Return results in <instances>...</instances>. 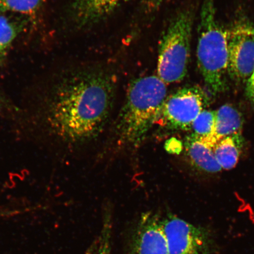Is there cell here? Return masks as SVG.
Here are the masks:
<instances>
[{"label": "cell", "instance_id": "6da1fadb", "mask_svg": "<svg viewBox=\"0 0 254 254\" xmlns=\"http://www.w3.org/2000/svg\"><path fill=\"white\" fill-rule=\"evenodd\" d=\"M116 81L101 71L79 73L57 90L50 107L49 123L66 141L89 140L102 131L112 109Z\"/></svg>", "mask_w": 254, "mask_h": 254}, {"label": "cell", "instance_id": "7a4b0ae2", "mask_svg": "<svg viewBox=\"0 0 254 254\" xmlns=\"http://www.w3.org/2000/svg\"><path fill=\"white\" fill-rule=\"evenodd\" d=\"M167 97L166 84L158 76H147L133 81L117 126L122 142L132 145L140 143L160 118Z\"/></svg>", "mask_w": 254, "mask_h": 254}, {"label": "cell", "instance_id": "3957f363", "mask_svg": "<svg viewBox=\"0 0 254 254\" xmlns=\"http://www.w3.org/2000/svg\"><path fill=\"white\" fill-rule=\"evenodd\" d=\"M213 0H204L199 26L198 65L205 83L212 94L227 88L228 33L216 19Z\"/></svg>", "mask_w": 254, "mask_h": 254}, {"label": "cell", "instance_id": "277c9868", "mask_svg": "<svg viewBox=\"0 0 254 254\" xmlns=\"http://www.w3.org/2000/svg\"><path fill=\"white\" fill-rule=\"evenodd\" d=\"M193 13L184 9L175 17L161 40L157 63V76L165 83L182 81L190 59Z\"/></svg>", "mask_w": 254, "mask_h": 254}, {"label": "cell", "instance_id": "5b68a950", "mask_svg": "<svg viewBox=\"0 0 254 254\" xmlns=\"http://www.w3.org/2000/svg\"><path fill=\"white\" fill-rule=\"evenodd\" d=\"M168 254H208L212 239L205 228L196 227L177 216L169 214L161 218Z\"/></svg>", "mask_w": 254, "mask_h": 254}, {"label": "cell", "instance_id": "8992f818", "mask_svg": "<svg viewBox=\"0 0 254 254\" xmlns=\"http://www.w3.org/2000/svg\"><path fill=\"white\" fill-rule=\"evenodd\" d=\"M206 103L207 97L201 88L183 87L167 97L160 118L168 129L189 130Z\"/></svg>", "mask_w": 254, "mask_h": 254}, {"label": "cell", "instance_id": "52a82bcc", "mask_svg": "<svg viewBox=\"0 0 254 254\" xmlns=\"http://www.w3.org/2000/svg\"><path fill=\"white\" fill-rule=\"evenodd\" d=\"M129 254H168L161 218L152 212L141 216L133 234Z\"/></svg>", "mask_w": 254, "mask_h": 254}, {"label": "cell", "instance_id": "ba28073f", "mask_svg": "<svg viewBox=\"0 0 254 254\" xmlns=\"http://www.w3.org/2000/svg\"><path fill=\"white\" fill-rule=\"evenodd\" d=\"M227 72L237 81H247L254 70V39L242 34L228 33Z\"/></svg>", "mask_w": 254, "mask_h": 254}, {"label": "cell", "instance_id": "9c48e42d", "mask_svg": "<svg viewBox=\"0 0 254 254\" xmlns=\"http://www.w3.org/2000/svg\"><path fill=\"white\" fill-rule=\"evenodd\" d=\"M126 0H74L73 14L79 26L85 27L106 18Z\"/></svg>", "mask_w": 254, "mask_h": 254}, {"label": "cell", "instance_id": "30bf717a", "mask_svg": "<svg viewBox=\"0 0 254 254\" xmlns=\"http://www.w3.org/2000/svg\"><path fill=\"white\" fill-rule=\"evenodd\" d=\"M243 117L236 108L225 104L215 111V123L213 134L204 139L214 147L221 139L234 135L241 134L243 126Z\"/></svg>", "mask_w": 254, "mask_h": 254}, {"label": "cell", "instance_id": "8fae6325", "mask_svg": "<svg viewBox=\"0 0 254 254\" xmlns=\"http://www.w3.org/2000/svg\"><path fill=\"white\" fill-rule=\"evenodd\" d=\"M185 148L190 163L197 169L217 173L222 169L215 157L214 147L201 138L191 134L186 138Z\"/></svg>", "mask_w": 254, "mask_h": 254}, {"label": "cell", "instance_id": "7c38bea8", "mask_svg": "<svg viewBox=\"0 0 254 254\" xmlns=\"http://www.w3.org/2000/svg\"><path fill=\"white\" fill-rule=\"evenodd\" d=\"M241 144V134H238L227 136L214 145L215 157L222 170H231L236 166L239 161Z\"/></svg>", "mask_w": 254, "mask_h": 254}, {"label": "cell", "instance_id": "4fadbf2b", "mask_svg": "<svg viewBox=\"0 0 254 254\" xmlns=\"http://www.w3.org/2000/svg\"><path fill=\"white\" fill-rule=\"evenodd\" d=\"M215 123V111L203 110L193 122V134L206 139L213 134Z\"/></svg>", "mask_w": 254, "mask_h": 254}, {"label": "cell", "instance_id": "5bb4252c", "mask_svg": "<svg viewBox=\"0 0 254 254\" xmlns=\"http://www.w3.org/2000/svg\"><path fill=\"white\" fill-rule=\"evenodd\" d=\"M41 2V0H0V12L32 14L39 8Z\"/></svg>", "mask_w": 254, "mask_h": 254}, {"label": "cell", "instance_id": "9a60e30c", "mask_svg": "<svg viewBox=\"0 0 254 254\" xmlns=\"http://www.w3.org/2000/svg\"><path fill=\"white\" fill-rule=\"evenodd\" d=\"M17 32L7 18L0 16V46L5 52L14 40Z\"/></svg>", "mask_w": 254, "mask_h": 254}, {"label": "cell", "instance_id": "2e32d148", "mask_svg": "<svg viewBox=\"0 0 254 254\" xmlns=\"http://www.w3.org/2000/svg\"><path fill=\"white\" fill-rule=\"evenodd\" d=\"M111 224L109 218L104 221L98 238V254H111Z\"/></svg>", "mask_w": 254, "mask_h": 254}, {"label": "cell", "instance_id": "e0dca14e", "mask_svg": "<svg viewBox=\"0 0 254 254\" xmlns=\"http://www.w3.org/2000/svg\"><path fill=\"white\" fill-rule=\"evenodd\" d=\"M234 33L242 34L254 39V24L244 23L238 25L233 31Z\"/></svg>", "mask_w": 254, "mask_h": 254}, {"label": "cell", "instance_id": "ac0fdd59", "mask_svg": "<svg viewBox=\"0 0 254 254\" xmlns=\"http://www.w3.org/2000/svg\"><path fill=\"white\" fill-rule=\"evenodd\" d=\"M246 95L247 99L254 107V70L247 81Z\"/></svg>", "mask_w": 254, "mask_h": 254}, {"label": "cell", "instance_id": "d6986e66", "mask_svg": "<svg viewBox=\"0 0 254 254\" xmlns=\"http://www.w3.org/2000/svg\"><path fill=\"white\" fill-rule=\"evenodd\" d=\"M148 7L154 9L155 8L159 7L165 2L168 1V0H147Z\"/></svg>", "mask_w": 254, "mask_h": 254}, {"label": "cell", "instance_id": "ffe728a7", "mask_svg": "<svg viewBox=\"0 0 254 254\" xmlns=\"http://www.w3.org/2000/svg\"><path fill=\"white\" fill-rule=\"evenodd\" d=\"M84 254H98V239L94 241Z\"/></svg>", "mask_w": 254, "mask_h": 254}, {"label": "cell", "instance_id": "44dd1931", "mask_svg": "<svg viewBox=\"0 0 254 254\" xmlns=\"http://www.w3.org/2000/svg\"><path fill=\"white\" fill-rule=\"evenodd\" d=\"M5 52H4V50L2 49V48L1 46H0V59L1 58V57L4 55Z\"/></svg>", "mask_w": 254, "mask_h": 254}, {"label": "cell", "instance_id": "7402d4cb", "mask_svg": "<svg viewBox=\"0 0 254 254\" xmlns=\"http://www.w3.org/2000/svg\"><path fill=\"white\" fill-rule=\"evenodd\" d=\"M2 212L0 211V216L4 215V214H2Z\"/></svg>", "mask_w": 254, "mask_h": 254}]
</instances>
